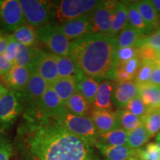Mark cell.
I'll return each mask as SVG.
<instances>
[{
    "label": "cell",
    "instance_id": "4dcf8cb0",
    "mask_svg": "<svg viewBox=\"0 0 160 160\" xmlns=\"http://www.w3.org/2000/svg\"><path fill=\"white\" fill-rule=\"evenodd\" d=\"M151 139L145 126L142 125L137 128L128 132V146L133 150L139 149Z\"/></svg>",
    "mask_w": 160,
    "mask_h": 160
},
{
    "label": "cell",
    "instance_id": "6da1fadb",
    "mask_svg": "<svg viewBox=\"0 0 160 160\" xmlns=\"http://www.w3.org/2000/svg\"><path fill=\"white\" fill-rule=\"evenodd\" d=\"M18 142L29 160H101L94 146L66 130L54 117L26 119L18 129Z\"/></svg>",
    "mask_w": 160,
    "mask_h": 160
},
{
    "label": "cell",
    "instance_id": "f1b7e54d",
    "mask_svg": "<svg viewBox=\"0 0 160 160\" xmlns=\"http://www.w3.org/2000/svg\"><path fill=\"white\" fill-rule=\"evenodd\" d=\"M141 119L151 138L157 136L160 132V108H148Z\"/></svg>",
    "mask_w": 160,
    "mask_h": 160
},
{
    "label": "cell",
    "instance_id": "7402d4cb",
    "mask_svg": "<svg viewBox=\"0 0 160 160\" xmlns=\"http://www.w3.org/2000/svg\"><path fill=\"white\" fill-rule=\"evenodd\" d=\"M139 96L148 108H160V87L151 82L139 85Z\"/></svg>",
    "mask_w": 160,
    "mask_h": 160
},
{
    "label": "cell",
    "instance_id": "60d3db41",
    "mask_svg": "<svg viewBox=\"0 0 160 160\" xmlns=\"http://www.w3.org/2000/svg\"><path fill=\"white\" fill-rule=\"evenodd\" d=\"M134 80V77H132L122 68L119 67H117L114 73V79L113 81H117L118 83L125 82L133 81Z\"/></svg>",
    "mask_w": 160,
    "mask_h": 160
},
{
    "label": "cell",
    "instance_id": "f907efd6",
    "mask_svg": "<svg viewBox=\"0 0 160 160\" xmlns=\"http://www.w3.org/2000/svg\"><path fill=\"white\" fill-rule=\"evenodd\" d=\"M157 146H158V148H159L160 149V142H157Z\"/></svg>",
    "mask_w": 160,
    "mask_h": 160
},
{
    "label": "cell",
    "instance_id": "4fadbf2b",
    "mask_svg": "<svg viewBox=\"0 0 160 160\" xmlns=\"http://www.w3.org/2000/svg\"><path fill=\"white\" fill-rule=\"evenodd\" d=\"M60 31L69 41H75L92 32L89 16H84L59 25Z\"/></svg>",
    "mask_w": 160,
    "mask_h": 160
},
{
    "label": "cell",
    "instance_id": "83f0119b",
    "mask_svg": "<svg viewBox=\"0 0 160 160\" xmlns=\"http://www.w3.org/2000/svg\"><path fill=\"white\" fill-rule=\"evenodd\" d=\"M13 39L23 45L33 47L38 41L37 29L28 24H25L13 31Z\"/></svg>",
    "mask_w": 160,
    "mask_h": 160
},
{
    "label": "cell",
    "instance_id": "7dc6e473",
    "mask_svg": "<svg viewBox=\"0 0 160 160\" xmlns=\"http://www.w3.org/2000/svg\"><path fill=\"white\" fill-rule=\"evenodd\" d=\"M128 160H143V159H142L141 158H140L139 156H138L137 151V154H136L134 157H133L132 158H131V159H129Z\"/></svg>",
    "mask_w": 160,
    "mask_h": 160
},
{
    "label": "cell",
    "instance_id": "3957f363",
    "mask_svg": "<svg viewBox=\"0 0 160 160\" xmlns=\"http://www.w3.org/2000/svg\"><path fill=\"white\" fill-rule=\"evenodd\" d=\"M66 130L94 146L99 132L90 117H83L66 111L58 117H54Z\"/></svg>",
    "mask_w": 160,
    "mask_h": 160
},
{
    "label": "cell",
    "instance_id": "e575fe53",
    "mask_svg": "<svg viewBox=\"0 0 160 160\" xmlns=\"http://www.w3.org/2000/svg\"><path fill=\"white\" fill-rule=\"evenodd\" d=\"M125 109L131 113L139 117H142L145 115L146 111H148V108L144 104L139 96H137L135 99L131 100L126 106Z\"/></svg>",
    "mask_w": 160,
    "mask_h": 160
},
{
    "label": "cell",
    "instance_id": "8fae6325",
    "mask_svg": "<svg viewBox=\"0 0 160 160\" xmlns=\"http://www.w3.org/2000/svg\"><path fill=\"white\" fill-rule=\"evenodd\" d=\"M67 111L65 104L60 99L54 90L50 87L42 97L38 107L37 118L58 117Z\"/></svg>",
    "mask_w": 160,
    "mask_h": 160
},
{
    "label": "cell",
    "instance_id": "c3c4849f",
    "mask_svg": "<svg viewBox=\"0 0 160 160\" xmlns=\"http://www.w3.org/2000/svg\"><path fill=\"white\" fill-rule=\"evenodd\" d=\"M156 62L160 65V50L158 51V55H157V60H156Z\"/></svg>",
    "mask_w": 160,
    "mask_h": 160
},
{
    "label": "cell",
    "instance_id": "1f68e13d",
    "mask_svg": "<svg viewBox=\"0 0 160 160\" xmlns=\"http://www.w3.org/2000/svg\"><path fill=\"white\" fill-rule=\"evenodd\" d=\"M121 128L127 132H130L142 125L141 117H137L126 109H119L117 111Z\"/></svg>",
    "mask_w": 160,
    "mask_h": 160
},
{
    "label": "cell",
    "instance_id": "52a82bcc",
    "mask_svg": "<svg viewBox=\"0 0 160 160\" xmlns=\"http://www.w3.org/2000/svg\"><path fill=\"white\" fill-rule=\"evenodd\" d=\"M22 92L8 91L0 100V131L8 128L14 123L23 108Z\"/></svg>",
    "mask_w": 160,
    "mask_h": 160
},
{
    "label": "cell",
    "instance_id": "603a6c76",
    "mask_svg": "<svg viewBox=\"0 0 160 160\" xmlns=\"http://www.w3.org/2000/svg\"><path fill=\"white\" fill-rule=\"evenodd\" d=\"M128 25V5L122 2H117L114 13H113L111 35L113 37H117L120 32L123 31Z\"/></svg>",
    "mask_w": 160,
    "mask_h": 160
},
{
    "label": "cell",
    "instance_id": "7a4b0ae2",
    "mask_svg": "<svg viewBox=\"0 0 160 160\" xmlns=\"http://www.w3.org/2000/svg\"><path fill=\"white\" fill-rule=\"evenodd\" d=\"M116 37L91 33L71 42L69 57L82 74L113 81L117 67Z\"/></svg>",
    "mask_w": 160,
    "mask_h": 160
},
{
    "label": "cell",
    "instance_id": "cb8c5ba5",
    "mask_svg": "<svg viewBox=\"0 0 160 160\" xmlns=\"http://www.w3.org/2000/svg\"><path fill=\"white\" fill-rule=\"evenodd\" d=\"M59 78H74L79 79L82 74L75 62L69 56H57Z\"/></svg>",
    "mask_w": 160,
    "mask_h": 160
},
{
    "label": "cell",
    "instance_id": "d590c367",
    "mask_svg": "<svg viewBox=\"0 0 160 160\" xmlns=\"http://www.w3.org/2000/svg\"><path fill=\"white\" fill-rule=\"evenodd\" d=\"M138 57V48L126 47L118 48L117 51V64L125 62L133 58Z\"/></svg>",
    "mask_w": 160,
    "mask_h": 160
},
{
    "label": "cell",
    "instance_id": "e0dca14e",
    "mask_svg": "<svg viewBox=\"0 0 160 160\" xmlns=\"http://www.w3.org/2000/svg\"><path fill=\"white\" fill-rule=\"evenodd\" d=\"M94 147L101 152L106 160H128L134 157L137 151L127 145L111 146L97 142Z\"/></svg>",
    "mask_w": 160,
    "mask_h": 160
},
{
    "label": "cell",
    "instance_id": "4316f807",
    "mask_svg": "<svg viewBox=\"0 0 160 160\" xmlns=\"http://www.w3.org/2000/svg\"><path fill=\"white\" fill-rule=\"evenodd\" d=\"M128 25L144 35L148 36L153 33V31L148 25L140 14L134 2L128 4Z\"/></svg>",
    "mask_w": 160,
    "mask_h": 160
},
{
    "label": "cell",
    "instance_id": "681fc988",
    "mask_svg": "<svg viewBox=\"0 0 160 160\" xmlns=\"http://www.w3.org/2000/svg\"><path fill=\"white\" fill-rule=\"evenodd\" d=\"M156 141L157 142H160V132L158 133L157 137H156Z\"/></svg>",
    "mask_w": 160,
    "mask_h": 160
},
{
    "label": "cell",
    "instance_id": "7bdbcfd3",
    "mask_svg": "<svg viewBox=\"0 0 160 160\" xmlns=\"http://www.w3.org/2000/svg\"><path fill=\"white\" fill-rule=\"evenodd\" d=\"M150 82L153 85L160 87V65L157 62H155L154 68H153V72H152Z\"/></svg>",
    "mask_w": 160,
    "mask_h": 160
},
{
    "label": "cell",
    "instance_id": "277c9868",
    "mask_svg": "<svg viewBox=\"0 0 160 160\" xmlns=\"http://www.w3.org/2000/svg\"><path fill=\"white\" fill-rule=\"evenodd\" d=\"M100 2L101 1L96 0H62L55 4L54 16L62 25L84 16H89Z\"/></svg>",
    "mask_w": 160,
    "mask_h": 160
},
{
    "label": "cell",
    "instance_id": "2e32d148",
    "mask_svg": "<svg viewBox=\"0 0 160 160\" xmlns=\"http://www.w3.org/2000/svg\"><path fill=\"white\" fill-rule=\"evenodd\" d=\"M117 84L112 80H103L99 84L97 96L92 105L93 108L113 111V95Z\"/></svg>",
    "mask_w": 160,
    "mask_h": 160
},
{
    "label": "cell",
    "instance_id": "f6af8a7d",
    "mask_svg": "<svg viewBox=\"0 0 160 160\" xmlns=\"http://www.w3.org/2000/svg\"><path fill=\"white\" fill-rule=\"evenodd\" d=\"M151 3L155 8L156 11H157L158 14L160 17V0H151Z\"/></svg>",
    "mask_w": 160,
    "mask_h": 160
},
{
    "label": "cell",
    "instance_id": "ac0fdd59",
    "mask_svg": "<svg viewBox=\"0 0 160 160\" xmlns=\"http://www.w3.org/2000/svg\"><path fill=\"white\" fill-rule=\"evenodd\" d=\"M147 37L137 30L128 25L125 28L120 32L116 37L118 48L137 47L139 48L142 44L144 39Z\"/></svg>",
    "mask_w": 160,
    "mask_h": 160
},
{
    "label": "cell",
    "instance_id": "5b68a950",
    "mask_svg": "<svg viewBox=\"0 0 160 160\" xmlns=\"http://www.w3.org/2000/svg\"><path fill=\"white\" fill-rule=\"evenodd\" d=\"M19 2L27 24L39 28L51 23V18L54 15L55 4L41 0H20Z\"/></svg>",
    "mask_w": 160,
    "mask_h": 160
},
{
    "label": "cell",
    "instance_id": "8992f818",
    "mask_svg": "<svg viewBox=\"0 0 160 160\" xmlns=\"http://www.w3.org/2000/svg\"><path fill=\"white\" fill-rule=\"evenodd\" d=\"M37 29L38 40L48 48L56 56H68L71 42L60 31L59 25L53 23Z\"/></svg>",
    "mask_w": 160,
    "mask_h": 160
},
{
    "label": "cell",
    "instance_id": "f546056e",
    "mask_svg": "<svg viewBox=\"0 0 160 160\" xmlns=\"http://www.w3.org/2000/svg\"><path fill=\"white\" fill-rule=\"evenodd\" d=\"M37 49L34 46L29 47L18 42V51L14 61V65L30 69L34 59Z\"/></svg>",
    "mask_w": 160,
    "mask_h": 160
},
{
    "label": "cell",
    "instance_id": "d6986e66",
    "mask_svg": "<svg viewBox=\"0 0 160 160\" xmlns=\"http://www.w3.org/2000/svg\"><path fill=\"white\" fill-rule=\"evenodd\" d=\"M134 4L148 25L153 31L159 29L160 28V17L151 2L149 0H142L135 2Z\"/></svg>",
    "mask_w": 160,
    "mask_h": 160
},
{
    "label": "cell",
    "instance_id": "ab89813d",
    "mask_svg": "<svg viewBox=\"0 0 160 160\" xmlns=\"http://www.w3.org/2000/svg\"><path fill=\"white\" fill-rule=\"evenodd\" d=\"M142 44H145L153 48L158 50H160V28L159 29L156 30L152 33L151 35L147 36L145 39H144Z\"/></svg>",
    "mask_w": 160,
    "mask_h": 160
},
{
    "label": "cell",
    "instance_id": "d6a6232c",
    "mask_svg": "<svg viewBox=\"0 0 160 160\" xmlns=\"http://www.w3.org/2000/svg\"><path fill=\"white\" fill-rule=\"evenodd\" d=\"M155 62V61L151 60L141 61V65L134 78V81L138 85L150 82Z\"/></svg>",
    "mask_w": 160,
    "mask_h": 160
},
{
    "label": "cell",
    "instance_id": "f35d334b",
    "mask_svg": "<svg viewBox=\"0 0 160 160\" xmlns=\"http://www.w3.org/2000/svg\"><path fill=\"white\" fill-rule=\"evenodd\" d=\"M18 51V42L13 39V36L11 34V38L8 45L7 50H6L5 54L3 56L7 60H8L11 62L14 63L16 57H17Z\"/></svg>",
    "mask_w": 160,
    "mask_h": 160
},
{
    "label": "cell",
    "instance_id": "5bb4252c",
    "mask_svg": "<svg viewBox=\"0 0 160 160\" xmlns=\"http://www.w3.org/2000/svg\"><path fill=\"white\" fill-rule=\"evenodd\" d=\"M31 75L29 68L14 65L8 74L1 79L10 91L22 93L27 88Z\"/></svg>",
    "mask_w": 160,
    "mask_h": 160
},
{
    "label": "cell",
    "instance_id": "44dd1931",
    "mask_svg": "<svg viewBox=\"0 0 160 160\" xmlns=\"http://www.w3.org/2000/svg\"><path fill=\"white\" fill-rule=\"evenodd\" d=\"M77 83L74 78H59L50 85L65 103L77 91Z\"/></svg>",
    "mask_w": 160,
    "mask_h": 160
},
{
    "label": "cell",
    "instance_id": "d4e9b609",
    "mask_svg": "<svg viewBox=\"0 0 160 160\" xmlns=\"http://www.w3.org/2000/svg\"><path fill=\"white\" fill-rule=\"evenodd\" d=\"M99 84L98 79L82 75L79 79H78L77 91H79L92 105L97 96Z\"/></svg>",
    "mask_w": 160,
    "mask_h": 160
},
{
    "label": "cell",
    "instance_id": "9a60e30c",
    "mask_svg": "<svg viewBox=\"0 0 160 160\" xmlns=\"http://www.w3.org/2000/svg\"><path fill=\"white\" fill-rule=\"evenodd\" d=\"M137 96H139V85L134 80L118 83L113 95V104L119 109L125 108Z\"/></svg>",
    "mask_w": 160,
    "mask_h": 160
},
{
    "label": "cell",
    "instance_id": "9c48e42d",
    "mask_svg": "<svg viewBox=\"0 0 160 160\" xmlns=\"http://www.w3.org/2000/svg\"><path fill=\"white\" fill-rule=\"evenodd\" d=\"M30 71L37 73L51 85L59 78L57 56L37 48Z\"/></svg>",
    "mask_w": 160,
    "mask_h": 160
},
{
    "label": "cell",
    "instance_id": "ba28073f",
    "mask_svg": "<svg viewBox=\"0 0 160 160\" xmlns=\"http://www.w3.org/2000/svg\"><path fill=\"white\" fill-rule=\"evenodd\" d=\"M117 1H101L89 15L93 33L111 36L113 13Z\"/></svg>",
    "mask_w": 160,
    "mask_h": 160
},
{
    "label": "cell",
    "instance_id": "8d00e7d4",
    "mask_svg": "<svg viewBox=\"0 0 160 160\" xmlns=\"http://www.w3.org/2000/svg\"><path fill=\"white\" fill-rule=\"evenodd\" d=\"M140 65H141V60L138 57H136L129 60V61L117 64V67L122 68L128 74L135 78V76L139 68Z\"/></svg>",
    "mask_w": 160,
    "mask_h": 160
},
{
    "label": "cell",
    "instance_id": "ee69618b",
    "mask_svg": "<svg viewBox=\"0 0 160 160\" xmlns=\"http://www.w3.org/2000/svg\"><path fill=\"white\" fill-rule=\"evenodd\" d=\"M11 35L5 34V33L0 32V55L5 54L8 45Z\"/></svg>",
    "mask_w": 160,
    "mask_h": 160
},
{
    "label": "cell",
    "instance_id": "74e56055",
    "mask_svg": "<svg viewBox=\"0 0 160 160\" xmlns=\"http://www.w3.org/2000/svg\"><path fill=\"white\" fill-rule=\"evenodd\" d=\"M13 153V148L5 138H0V160H9Z\"/></svg>",
    "mask_w": 160,
    "mask_h": 160
},
{
    "label": "cell",
    "instance_id": "bcb514c9",
    "mask_svg": "<svg viewBox=\"0 0 160 160\" xmlns=\"http://www.w3.org/2000/svg\"><path fill=\"white\" fill-rule=\"evenodd\" d=\"M8 88H6L5 87H4V86L0 83V100L5 97V94L8 93Z\"/></svg>",
    "mask_w": 160,
    "mask_h": 160
},
{
    "label": "cell",
    "instance_id": "7c38bea8",
    "mask_svg": "<svg viewBox=\"0 0 160 160\" xmlns=\"http://www.w3.org/2000/svg\"><path fill=\"white\" fill-rule=\"evenodd\" d=\"M90 117L93 120L99 133H104L121 128L117 112L106 110L92 109Z\"/></svg>",
    "mask_w": 160,
    "mask_h": 160
},
{
    "label": "cell",
    "instance_id": "ffe728a7",
    "mask_svg": "<svg viewBox=\"0 0 160 160\" xmlns=\"http://www.w3.org/2000/svg\"><path fill=\"white\" fill-rule=\"evenodd\" d=\"M64 104L67 111L73 114L83 117H90L91 115V104L79 91H76L74 94Z\"/></svg>",
    "mask_w": 160,
    "mask_h": 160
},
{
    "label": "cell",
    "instance_id": "30bf717a",
    "mask_svg": "<svg viewBox=\"0 0 160 160\" xmlns=\"http://www.w3.org/2000/svg\"><path fill=\"white\" fill-rule=\"evenodd\" d=\"M0 23L7 31H14L26 24L25 15L19 1H0Z\"/></svg>",
    "mask_w": 160,
    "mask_h": 160
},
{
    "label": "cell",
    "instance_id": "484cf974",
    "mask_svg": "<svg viewBox=\"0 0 160 160\" xmlns=\"http://www.w3.org/2000/svg\"><path fill=\"white\" fill-rule=\"evenodd\" d=\"M97 142L111 146H128V132L121 128L107 133H99Z\"/></svg>",
    "mask_w": 160,
    "mask_h": 160
},
{
    "label": "cell",
    "instance_id": "836d02e7",
    "mask_svg": "<svg viewBox=\"0 0 160 160\" xmlns=\"http://www.w3.org/2000/svg\"><path fill=\"white\" fill-rule=\"evenodd\" d=\"M137 154L143 160H160V149L156 142L148 143L144 148L137 149Z\"/></svg>",
    "mask_w": 160,
    "mask_h": 160
},
{
    "label": "cell",
    "instance_id": "b9f144b4",
    "mask_svg": "<svg viewBox=\"0 0 160 160\" xmlns=\"http://www.w3.org/2000/svg\"><path fill=\"white\" fill-rule=\"evenodd\" d=\"M14 66V63L7 60L3 55H0V78L5 77Z\"/></svg>",
    "mask_w": 160,
    "mask_h": 160
}]
</instances>
